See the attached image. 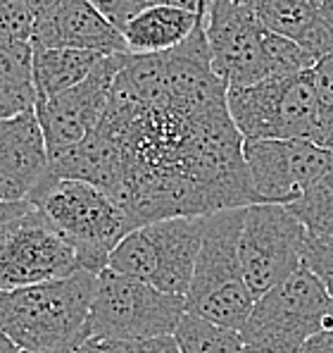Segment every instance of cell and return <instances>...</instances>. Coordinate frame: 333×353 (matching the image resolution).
<instances>
[{"mask_svg":"<svg viewBox=\"0 0 333 353\" xmlns=\"http://www.w3.org/2000/svg\"><path fill=\"white\" fill-rule=\"evenodd\" d=\"M112 139L119 172L110 199L136 227L205 217L259 203L228 105L191 112L143 105L112 91L98 124Z\"/></svg>","mask_w":333,"mask_h":353,"instance_id":"6da1fadb","label":"cell"},{"mask_svg":"<svg viewBox=\"0 0 333 353\" xmlns=\"http://www.w3.org/2000/svg\"><path fill=\"white\" fill-rule=\"evenodd\" d=\"M98 272L0 292V330L24 353H74L91 341L93 299Z\"/></svg>","mask_w":333,"mask_h":353,"instance_id":"7a4b0ae2","label":"cell"},{"mask_svg":"<svg viewBox=\"0 0 333 353\" xmlns=\"http://www.w3.org/2000/svg\"><path fill=\"white\" fill-rule=\"evenodd\" d=\"M212 70L228 88L283 79L316 65L298 43L274 34L243 3L212 0L205 17Z\"/></svg>","mask_w":333,"mask_h":353,"instance_id":"3957f363","label":"cell"},{"mask_svg":"<svg viewBox=\"0 0 333 353\" xmlns=\"http://www.w3.org/2000/svg\"><path fill=\"white\" fill-rule=\"evenodd\" d=\"M243 212L246 208L205 217L200 256L186 294V313L236 332L246 327L255 305V296L246 282L238 256Z\"/></svg>","mask_w":333,"mask_h":353,"instance_id":"277c9868","label":"cell"},{"mask_svg":"<svg viewBox=\"0 0 333 353\" xmlns=\"http://www.w3.org/2000/svg\"><path fill=\"white\" fill-rule=\"evenodd\" d=\"M29 203L79 251L83 268L98 272L107 268L114 248L136 230L131 217L105 191L76 179H48L36 189Z\"/></svg>","mask_w":333,"mask_h":353,"instance_id":"5b68a950","label":"cell"},{"mask_svg":"<svg viewBox=\"0 0 333 353\" xmlns=\"http://www.w3.org/2000/svg\"><path fill=\"white\" fill-rule=\"evenodd\" d=\"M331 327L333 299L303 265L255 301L241 336L257 353H300L312 336Z\"/></svg>","mask_w":333,"mask_h":353,"instance_id":"8992f818","label":"cell"},{"mask_svg":"<svg viewBox=\"0 0 333 353\" xmlns=\"http://www.w3.org/2000/svg\"><path fill=\"white\" fill-rule=\"evenodd\" d=\"M205 217H171L136 227L112 251L107 268L186 299L200 256Z\"/></svg>","mask_w":333,"mask_h":353,"instance_id":"52a82bcc","label":"cell"},{"mask_svg":"<svg viewBox=\"0 0 333 353\" xmlns=\"http://www.w3.org/2000/svg\"><path fill=\"white\" fill-rule=\"evenodd\" d=\"M226 105L246 141H314L319 101L310 72L228 88Z\"/></svg>","mask_w":333,"mask_h":353,"instance_id":"ba28073f","label":"cell"},{"mask_svg":"<svg viewBox=\"0 0 333 353\" xmlns=\"http://www.w3.org/2000/svg\"><path fill=\"white\" fill-rule=\"evenodd\" d=\"M186 315L184 296H171L105 268L98 274L88 336L91 341H138L169 336Z\"/></svg>","mask_w":333,"mask_h":353,"instance_id":"9c48e42d","label":"cell"},{"mask_svg":"<svg viewBox=\"0 0 333 353\" xmlns=\"http://www.w3.org/2000/svg\"><path fill=\"white\" fill-rule=\"evenodd\" d=\"M307 236L310 232L290 208L272 203L246 208L238 256L255 301L303 268Z\"/></svg>","mask_w":333,"mask_h":353,"instance_id":"30bf717a","label":"cell"},{"mask_svg":"<svg viewBox=\"0 0 333 353\" xmlns=\"http://www.w3.org/2000/svg\"><path fill=\"white\" fill-rule=\"evenodd\" d=\"M83 270L76 246L55 232L31 203L5 227L0 239V292L67 279Z\"/></svg>","mask_w":333,"mask_h":353,"instance_id":"8fae6325","label":"cell"},{"mask_svg":"<svg viewBox=\"0 0 333 353\" xmlns=\"http://www.w3.org/2000/svg\"><path fill=\"white\" fill-rule=\"evenodd\" d=\"M248 174L259 203L293 205L333 172V153L307 139L246 141Z\"/></svg>","mask_w":333,"mask_h":353,"instance_id":"7c38bea8","label":"cell"},{"mask_svg":"<svg viewBox=\"0 0 333 353\" xmlns=\"http://www.w3.org/2000/svg\"><path fill=\"white\" fill-rule=\"evenodd\" d=\"M124 55H105L88 79L53 98L36 101V119L43 132L48 158L79 146L83 139L103 122L110 105L112 84L124 65Z\"/></svg>","mask_w":333,"mask_h":353,"instance_id":"4fadbf2b","label":"cell"},{"mask_svg":"<svg viewBox=\"0 0 333 353\" xmlns=\"http://www.w3.org/2000/svg\"><path fill=\"white\" fill-rule=\"evenodd\" d=\"M48 170V146L34 110L0 122V203L29 201Z\"/></svg>","mask_w":333,"mask_h":353,"instance_id":"5bb4252c","label":"cell"},{"mask_svg":"<svg viewBox=\"0 0 333 353\" xmlns=\"http://www.w3.org/2000/svg\"><path fill=\"white\" fill-rule=\"evenodd\" d=\"M31 46L36 48H79L100 55L129 53L124 34L88 0H67L55 12L34 22Z\"/></svg>","mask_w":333,"mask_h":353,"instance_id":"9a60e30c","label":"cell"},{"mask_svg":"<svg viewBox=\"0 0 333 353\" xmlns=\"http://www.w3.org/2000/svg\"><path fill=\"white\" fill-rule=\"evenodd\" d=\"M269 31L298 43L314 60L333 53V0H241Z\"/></svg>","mask_w":333,"mask_h":353,"instance_id":"2e32d148","label":"cell"},{"mask_svg":"<svg viewBox=\"0 0 333 353\" xmlns=\"http://www.w3.org/2000/svg\"><path fill=\"white\" fill-rule=\"evenodd\" d=\"M207 8L200 12L174 5H155L133 17L122 29L127 48L131 55H162L181 46L197 24L202 22Z\"/></svg>","mask_w":333,"mask_h":353,"instance_id":"e0dca14e","label":"cell"},{"mask_svg":"<svg viewBox=\"0 0 333 353\" xmlns=\"http://www.w3.org/2000/svg\"><path fill=\"white\" fill-rule=\"evenodd\" d=\"M34 48V88L36 101L53 98L79 86L91 77L105 55L79 48Z\"/></svg>","mask_w":333,"mask_h":353,"instance_id":"ac0fdd59","label":"cell"},{"mask_svg":"<svg viewBox=\"0 0 333 353\" xmlns=\"http://www.w3.org/2000/svg\"><path fill=\"white\" fill-rule=\"evenodd\" d=\"M181 353H243L246 341L241 332L215 325L205 318L186 313L174 332Z\"/></svg>","mask_w":333,"mask_h":353,"instance_id":"d6986e66","label":"cell"},{"mask_svg":"<svg viewBox=\"0 0 333 353\" xmlns=\"http://www.w3.org/2000/svg\"><path fill=\"white\" fill-rule=\"evenodd\" d=\"M286 208H290V212L303 222L310 234L333 239V172L316 181L300 201Z\"/></svg>","mask_w":333,"mask_h":353,"instance_id":"ffe728a7","label":"cell"},{"mask_svg":"<svg viewBox=\"0 0 333 353\" xmlns=\"http://www.w3.org/2000/svg\"><path fill=\"white\" fill-rule=\"evenodd\" d=\"M88 3L122 31L133 17H138L140 12H145L148 8H155V5H174V8L200 12V10L210 8L212 0H88Z\"/></svg>","mask_w":333,"mask_h":353,"instance_id":"44dd1931","label":"cell"},{"mask_svg":"<svg viewBox=\"0 0 333 353\" xmlns=\"http://www.w3.org/2000/svg\"><path fill=\"white\" fill-rule=\"evenodd\" d=\"M312 79L319 101V129L314 143L333 153V53L316 60V65L312 67Z\"/></svg>","mask_w":333,"mask_h":353,"instance_id":"7402d4cb","label":"cell"},{"mask_svg":"<svg viewBox=\"0 0 333 353\" xmlns=\"http://www.w3.org/2000/svg\"><path fill=\"white\" fill-rule=\"evenodd\" d=\"M34 86V48L31 43L0 41V86Z\"/></svg>","mask_w":333,"mask_h":353,"instance_id":"603a6c76","label":"cell"},{"mask_svg":"<svg viewBox=\"0 0 333 353\" xmlns=\"http://www.w3.org/2000/svg\"><path fill=\"white\" fill-rule=\"evenodd\" d=\"M34 14L24 0H0V41L31 43Z\"/></svg>","mask_w":333,"mask_h":353,"instance_id":"cb8c5ba5","label":"cell"},{"mask_svg":"<svg viewBox=\"0 0 333 353\" xmlns=\"http://www.w3.org/2000/svg\"><path fill=\"white\" fill-rule=\"evenodd\" d=\"M305 268L324 284V289L333 299V239L310 234L305 243Z\"/></svg>","mask_w":333,"mask_h":353,"instance_id":"d4e9b609","label":"cell"},{"mask_svg":"<svg viewBox=\"0 0 333 353\" xmlns=\"http://www.w3.org/2000/svg\"><path fill=\"white\" fill-rule=\"evenodd\" d=\"M105 353H181L174 334L138 341H98Z\"/></svg>","mask_w":333,"mask_h":353,"instance_id":"484cf974","label":"cell"},{"mask_svg":"<svg viewBox=\"0 0 333 353\" xmlns=\"http://www.w3.org/2000/svg\"><path fill=\"white\" fill-rule=\"evenodd\" d=\"M300 353H333V327L319 332L300 349Z\"/></svg>","mask_w":333,"mask_h":353,"instance_id":"4316f807","label":"cell"},{"mask_svg":"<svg viewBox=\"0 0 333 353\" xmlns=\"http://www.w3.org/2000/svg\"><path fill=\"white\" fill-rule=\"evenodd\" d=\"M27 205H29V201H24V203H0V239H3L5 227L17 215H22V212L27 210Z\"/></svg>","mask_w":333,"mask_h":353,"instance_id":"83f0119b","label":"cell"},{"mask_svg":"<svg viewBox=\"0 0 333 353\" xmlns=\"http://www.w3.org/2000/svg\"><path fill=\"white\" fill-rule=\"evenodd\" d=\"M24 3H27V8L31 10V14H34V22H36V19L55 12V10L60 8L62 3H67V0H24Z\"/></svg>","mask_w":333,"mask_h":353,"instance_id":"f1b7e54d","label":"cell"},{"mask_svg":"<svg viewBox=\"0 0 333 353\" xmlns=\"http://www.w3.org/2000/svg\"><path fill=\"white\" fill-rule=\"evenodd\" d=\"M0 353H24V351L19 349V346L14 344V341L10 339V336L5 334L3 330H0Z\"/></svg>","mask_w":333,"mask_h":353,"instance_id":"f546056e","label":"cell"},{"mask_svg":"<svg viewBox=\"0 0 333 353\" xmlns=\"http://www.w3.org/2000/svg\"><path fill=\"white\" fill-rule=\"evenodd\" d=\"M74 353H105V351L100 349V344H98V341H86V344H81Z\"/></svg>","mask_w":333,"mask_h":353,"instance_id":"4dcf8cb0","label":"cell"},{"mask_svg":"<svg viewBox=\"0 0 333 353\" xmlns=\"http://www.w3.org/2000/svg\"><path fill=\"white\" fill-rule=\"evenodd\" d=\"M243 353H257V351H253V349H248V346H246V351H243Z\"/></svg>","mask_w":333,"mask_h":353,"instance_id":"1f68e13d","label":"cell"}]
</instances>
